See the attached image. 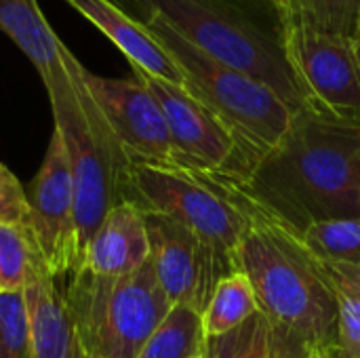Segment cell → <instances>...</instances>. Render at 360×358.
Instances as JSON below:
<instances>
[{
    "instance_id": "26",
    "label": "cell",
    "mask_w": 360,
    "mask_h": 358,
    "mask_svg": "<svg viewBox=\"0 0 360 358\" xmlns=\"http://www.w3.org/2000/svg\"><path fill=\"white\" fill-rule=\"evenodd\" d=\"M276 331V340H278V354L276 358H319L310 348H306L304 344H300L297 340H293L291 335Z\"/></svg>"
},
{
    "instance_id": "7",
    "label": "cell",
    "mask_w": 360,
    "mask_h": 358,
    "mask_svg": "<svg viewBox=\"0 0 360 358\" xmlns=\"http://www.w3.org/2000/svg\"><path fill=\"white\" fill-rule=\"evenodd\" d=\"M131 188L137 207L184 224L230 257L251 224L249 198L236 181L221 175L133 162Z\"/></svg>"
},
{
    "instance_id": "17",
    "label": "cell",
    "mask_w": 360,
    "mask_h": 358,
    "mask_svg": "<svg viewBox=\"0 0 360 358\" xmlns=\"http://www.w3.org/2000/svg\"><path fill=\"white\" fill-rule=\"evenodd\" d=\"M257 312H259V304L251 281L238 270L230 272L217 283L209 300V306L202 312L205 338L224 335L247 323Z\"/></svg>"
},
{
    "instance_id": "21",
    "label": "cell",
    "mask_w": 360,
    "mask_h": 358,
    "mask_svg": "<svg viewBox=\"0 0 360 358\" xmlns=\"http://www.w3.org/2000/svg\"><path fill=\"white\" fill-rule=\"evenodd\" d=\"M278 17H293L319 32L354 40L360 30V0H274Z\"/></svg>"
},
{
    "instance_id": "27",
    "label": "cell",
    "mask_w": 360,
    "mask_h": 358,
    "mask_svg": "<svg viewBox=\"0 0 360 358\" xmlns=\"http://www.w3.org/2000/svg\"><path fill=\"white\" fill-rule=\"evenodd\" d=\"M352 46H354V57H356V63H359V70H360V34L352 40Z\"/></svg>"
},
{
    "instance_id": "5",
    "label": "cell",
    "mask_w": 360,
    "mask_h": 358,
    "mask_svg": "<svg viewBox=\"0 0 360 358\" xmlns=\"http://www.w3.org/2000/svg\"><path fill=\"white\" fill-rule=\"evenodd\" d=\"M133 4L160 17L205 55L272 89L293 112L312 106L289 65L281 36H272L236 8L217 0H133Z\"/></svg>"
},
{
    "instance_id": "3",
    "label": "cell",
    "mask_w": 360,
    "mask_h": 358,
    "mask_svg": "<svg viewBox=\"0 0 360 358\" xmlns=\"http://www.w3.org/2000/svg\"><path fill=\"white\" fill-rule=\"evenodd\" d=\"M44 89L51 101L53 131L59 133L70 165L82 262L105 215L122 203H133V160L84 87L80 61L65 44L61 46V65L44 80Z\"/></svg>"
},
{
    "instance_id": "30",
    "label": "cell",
    "mask_w": 360,
    "mask_h": 358,
    "mask_svg": "<svg viewBox=\"0 0 360 358\" xmlns=\"http://www.w3.org/2000/svg\"><path fill=\"white\" fill-rule=\"evenodd\" d=\"M359 34H360V30H359Z\"/></svg>"
},
{
    "instance_id": "14",
    "label": "cell",
    "mask_w": 360,
    "mask_h": 358,
    "mask_svg": "<svg viewBox=\"0 0 360 358\" xmlns=\"http://www.w3.org/2000/svg\"><path fill=\"white\" fill-rule=\"evenodd\" d=\"M82 17H86L99 32H103L129 59L133 70L146 72L154 78L186 87V78L173 57L156 40L141 19L127 15L112 0H65Z\"/></svg>"
},
{
    "instance_id": "28",
    "label": "cell",
    "mask_w": 360,
    "mask_h": 358,
    "mask_svg": "<svg viewBox=\"0 0 360 358\" xmlns=\"http://www.w3.org/2000/svg\"><path fill=\"white\" fill-rule=\"evenodd\" d=\"M192 358H202V354H200V357H192Z\"/></svg>"
},
{
    "instance_id": "10",
    "label": "cell",
    "mask_w": 360,
    "mask_h": 358,
    "mask_svg": "<svg viewBox=\"0 0 360 358\" xmlns=\"http://www.w3.org/2000/svg\"><path fill=\"white\" fill-rule=\"evenodd\" d=\"M143 213L150 262L162 291L173 306H190L202 314L217 283L236 272L234 257L217 251L190 228L162 213Z\"/></svg>"
},
{
    "instance_id": "13",
    "label": "cell",
    "mask_w": 360,
    "mask_h": 358,
    "mask_svg": "<svg viewBox=\"0 0 360 358\" xmlns=\"http://www.w3.org/2000/svg\"><path fill=\"white\" fill-rule=\"evenodd\" d=\"M23 295L30 319L32 358H80L76 325L63 281L49 272L36 249Z\"/></svg>"
},
{
    "instance_id": "1",
    "label": "cell",
    "mask_w": 360,
    "mask_h": 358,
    "mask_svg": "<svg viewBox=\"0 0 360 358\" xmlns=\"http://www.w3.org/2000/svg\"><path fill=\"white\" fill-rule=\"evenodd\" d=\"M236 186L293 234L360 217V120L314 106L295 112L285 137Z\"/></svg>"
},
{
    "instance_id": "22",
    "label": "cell",
    "mask_w": 360,
    "mask_h": 358,
    "mask_svg": "<svg viewBox=\"0 0 360 358\" xmlns=\"http://www.w3.org/2000/svg\"><path fill=\"white\" fill-rule=\"evenodd\" d=\"M278 340L274 325L257 312L240 327L205 340L202 358H276Z\"/></svg>"
},
{
    "instance_id": "12",
    "label": "cell",
    "mask_w": 360,
    "mask_h": 358,
    "mask_svg": "<svg viewBox=\"0 0 360 358\" xmlns=\"http://www.w3.org/2000/svg\"><path fill=\"white\" fill-rule=\"evenodd\" d=\"M30 230L32 247L40 253L49 272L57 279L78 268V234L74 211V188L68 156L57 131H53L44 160L30 184Z\"/></svg>"
},
{
    "instance_id": "8",
    "label": "cell",
    "mask_w": 360,
    "mask_h": 358,
    "mask_svg": "<svg viewBox=\"0 0 360 358\" xmlns=\"http://www.w3.org/2000/svg\"><path fill=\"white\" fill-rule=\"evenodd\" d=\"M133 74L160 103L184 169L205 171L234 181H243L251 173L262 154L247 146L215 112L192 97L184 87L139 70H133Z\"/></svg>"
},
{
    "instance_id": "19",
    "label": "cell",
    "mask_w": 360,
    "mask_h": 358,
    "mask_svg": "<svg viewBox=\"0 0 360 358\" xmlns=\"http://www.w3.org/2000/svg\"><path fill=\"white\" fill-rule=\"evenodd\" d=\"M338 304V346L329 358H360V264H323Z\"/></svg>"
},
{
    "instance_id": "25",
    "label": "cell",
    "mask_w": 360,
    "mask_h": 358,
    "mask_svg": "<svg viewBox=\"0 0 360 358\" xmlns=\"http://www.w3.org/2000/svg\"><path fill=\"white\" fill-rule=\"evenodd\" d=\"M0 224L30 230V200L15 173L0 162Z\"/></svg>"
},
{
    "instance_id": "2",
    "label": "cell",
    "mask_w": 360,
    "mask_h": 358,
    "mask_svg": "<svg viewBox=\"0 0 360 358\" xmlns=\"http://www.w3.org/2000/svg\"><path fill=\"white\" fill-rule=\"evenodd\" d=\"M251 224L234 253V266L255 291L259 312L274 329L291 335L316 357H333L338 346V304L333 285L300 238L264 213L251 198Z\"/></svg>"
},
{
    "instance_id": "20",
    "label": "cell",
    "mask_w": 360,
    "mask_h": 358,
    "mask_svg": "<svg viewBox=\"0 0 360 358\" xmlns=\"http://www.w3.org/2000/svg\"><path fill=\"white\" fill-rule=\"evenodd\" d=\"M295 236L321 264H360V217L323 219Z\"/></svg>"
},
{
    "instance_id": "16",
    "label": "cell",
    "mask_w": 360,
    "mask_h": 358,
    "mask_svg": "<svg viewBox=\"0 0 360 358\" xmlns=\"http://www.w3.org/2000/svg\"><path fill=\"white\" fill-rule=\"evenodd\" d=\"M0 30L34 63L42 82L61 65L63 42L42 15L38 0H0Z\"/></svg>"
},
{
    "instance_id": "23",
    "label": "cell",
    "mask_w": 360,
    "mask_h": 358,
    "mask_svg": "<svg viewBox=\"0 0 360 358\" xmlns=\"http://www.w3.org/2000/svg\"><path fill=\"white\" fill-rule=\"evenodd\" d=\"M0 358H32L30 319L21 291H0Z\"/></svg>"
},
{
    "instance_id": "6",
    "label": "cell",
    "mask_w": 360,
    "mask_h": 358,
    "mask_svg": "<svg viewBox=\"0 0 360 358\" xmlns=\"http://www.w3.org/2000/svg\"><path fill=\"white\" fill-rule=\"evenodd\" d=\"M141 21L179 65L184 89L230 124L247 146L264 156L285 137L295 112L272 89L205 55L160 17L141 13Z\"/></svg>"
},
{
    "instance_id": "29",
    "label": "cell",
    "mask_w": 360,
    "mask_h": 358,
    "mask_svg": "<svg viewBox=\"0 0 360 358\" xmlns=\"http://www.w3.org/2000/svg\"><path fill=\"white\" fill-rule=\"evenodd\" d=\"M319 358H329V357H319Z\"/></svg>"
},
{
    "instance_id": "18",
    "label": "cell",
    "mask_w": 360,
    "mask_h": 358,
    "mask_svg": "<svg viewBox=\"0 0 360 358\" xmlns=\"http://www.w3.org/2000/svg\"><path fill=\"white\" fill-rule=\"evenodd\" d=\"M202 314L190 306H173L150 335L137 358H192L205 348Z\"/></svg>"
},
{
    "instance_id": "24",
    "label": "cell",
    "mask_w": 360,
    "mask_h": 358,
    "mask_svg": "<svg viewBox=\"0 0 360 358\" xmlns=\"http://www.w3.org/2000/svg\"><path fill=\"white\" fill-rule=\"evenodd\" d=\"M34 249L25 230L0 224V291H21Z\"/></svg>"
},
{
    "instance_id": "11",
    "label": "cell",
    "mask_w": 360,
    "mask_h": 358,
    "mask_svg": "<svg viewBox=\"0 0 360 358\" xmlns=\"http://www.w3.org/2000/svg\"><path fill=\"white\" fill-rule=\"evenodd\" d=\"M80 76L133 162L181 167L160 103L137 76L105 78L93 74L82 63Z\"/></svg>"
},
{
    "instance_id": "4",
    "label": "cell",
    "mask_w": 360,
    "mask_h": 358,
    "mask_svg": "<svg viewBox=\"0 0 360 358\" xmlns=\"http://www.w3.org/2000/svg\"><path fill=\"white\" fill-rule=\"evenodd\" d=\"M61 281L80 358H137L173 308L150 260L139 270L116 279L76 268Z\"/></svg>"
},
{
    "instance_id": "15",
    "label": "cell",
    "mask_w": 360,
    "mask_h": 358,
    "mask_svg": "<svg viewBox=\"0 0 360 358\" xmlns=\"http://www.w3.org/2000/svg\"><path fill=\"white\" fill-rule=\"evenodd\" d=\"M150 260L146 213L135 203L114 207L93 234L78 268L95 276H124Z\"/></svg>"
},
{
    "instance_id": "9",
    "label": "cell",
    "mask_w": 360,
    "mask_h": 358,
    "mask_svg": "<svg viewBox=\"0 0 360 358\" xmlns=\"http://www.w3.org/2000/svg\"><path fill=\"white\" fill-rule=\"evenodd\" d=\"M281 40L310 103L360 120V70L352 40L319 32L293 17H281Z\"/></svg>"
}]
</instances>
